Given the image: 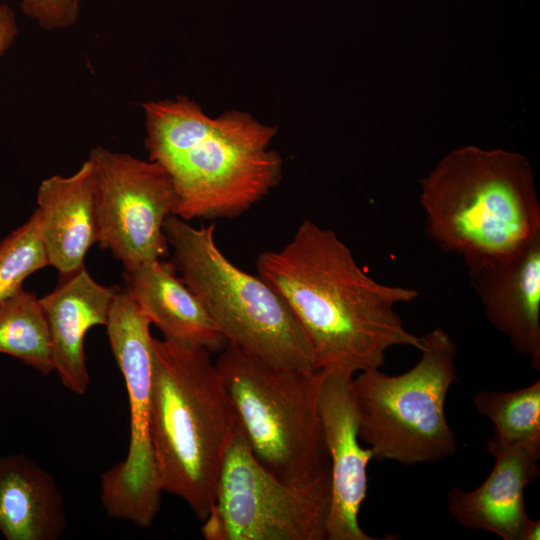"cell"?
Returning a JSON list of instances; mask_svg holds the SVG:
<instances>
[{
	"instance_id": "obj_1",
	"label": "cell",
	"mask_w": 540,
	"mask_h": 540,
	"mask_svg": "<svg viewBox=\"0 0 540 540\" xmlns=\"http://www.w3.org/2000/svg\"><path fill=\"white\" fill-rule=\"evenodd\" d=\"M256 267L301 324L322 374L351 379L381 368L392 347L421 349V337L396 312L419 292L374 280L330 229L304 220L281 249L262 252Z\"/></svg>"
},
{
	"instance_id": "obj_2",
	"label": "cell",
	"mask_w": 540,
	"mask_h": 540,
	"mask_svg": "<svg viewBox=\"0 0 540 540\" xmlns=\"http://www.w3.org/2000/svg\"><path fill=\"white\" fill-rule=\"evenodd\" d=\"M143 110L145 148L171 179L173 215L236 217L279 184L282 158L270 149L276 127L237 110L211 118L186 96L148 101Z\"/></svg>"
},
{
	"instance_id": "obj_3",
	"label": "cell",
	"mask_w": 540,
	"mask_h": 540,
	"mask_svg": "<svg viewBox=\"0 0 540 540\" xmlns=\"http://www.w3.org/2000/svg\"><path fill=\"white\" fill-rule=\"evenodd\" d=\"M419 183L430 238L467 267L511 254L540 232L535 175L518 152L461 146Z\"/></svg>"
},
{
	"instance_id": "obj_4",
	"label": "cell",
	"mask_w": 540,
	"mask_h": 540,
	"mask_svg": "<svg viewBox=\"0 0 540 540\" xmlns=\"http://www.w3.org/2000/svg\"><path fill=\"white\" fill-rule=\"evenodd\" d=\"M152 352L151 435L161 487L203 522L238 417L209 350L153 337Z\"/></svg>"
},
{
	"instance_id": "obj_5",
	"label": "cell",
	"mask_w": 540,
	"mask_h": 540,
	"mask_svg": "<svg viewBox=\"0 0 540 540\" xmlns=\"http://www.w3.org/2000/svg\"><path fill=\"white\" fill-rule=\"evenodd\" d=\"M215 364L259 464L291 486L331 482L322 374L276 367L229 343Z\"/></svg>"
},
{
	"instance_id": "obj_6",
	"label": "cell",
	"mask_w": 540,
	"mask_h": 540,
	"mask_svg": "<svg viewBox=\"0 0 540 540\" xmlns=\"http://www.w3.org/2000/svg\"><path fill=\"white\" fill-rule=\"evenodd\" d=\"M163 229L171 262L227 343L276 367L316 371L311 343L287 302L225 256L214 223L196 228L170 215Z\"/></svg>"
},
{
	"instance_id": "obj_7",
	"label": "cell",
	"mask_w": 540,
	"mask_h": 540,
	"mask_svg": "<svg viewBox=\"0 0 540 540\" xmlns=\"http://www.w3.org/2000/svg\"><path fill=\"white\" fill-rule=\"evenodd\" d=\"M421 342V357L406 372L388 375L374 368L350 380L359 439L378 461L436 463L457 451L445 415L448 392L458 381L457 346L441 327L421 336Z\"/></svg>"
},
{
	"instance_id": "obj_8",
	"label": "cell",
	"mask_w": 540,
	"mask_h": 540,
	"mask_svg": "<svg viewBox=\"0 0 540 540\" xmlns=\"http://www.w3.org/2000/svg\"><path fill=\"white\" fill-rule=\"evenodd\" d=\"M150 326V320L126 289L118 288L105 327L127 389L130 441L125 459L102 473L100 500L108 516L141 528H148L154 522L163 492L151 435Z\"/></svg>"
},
{
	"instance_id": "obj_9",
	"label": "cell",
	"mask_w": 540,
	"mask_h": 540,
	"mask_svg": "<svg viewBox=\"0 0 540 540\" xmlns=\"http://www.w3.org/2000/svg\"><path fill=\"white\" fill-rule=\"evenodd\" d=\"M331 482L286 484L263 468L238 424L222 460L207 540H326Z\"/></svg>"
},
{
	"instance_id": "obj_10",
	"label": "cell",
	"mask_w": 540,
	"mask_h": 540,
	"mask_svg": "<svg viewBox=\"0 0 540 540\" xmlns=\"http://www.w3.org/2000/svg\"><path fill=\"white\" fill-rule=\"evenodd\" d=\"M88 159L95 174L99 247L124 269L163 259L169 251L164 222L175 207L166 170L155 161L101 146L92 148Z\"/></svg>"
},
{
	"instance_id": "obj_11",
	"label": "cell",
	"mask_w": 540,
	"mask_h": 540,
	"mask_svg": "<svg viewBox=\"0 0 540 540\" xmlns=\"http://www.w3.org/2000/svg\"><path fill=\"white\" fill-rule=\"evenodd\" d=\"M350 380L322 374L320 386V413L331 466L326 540H377L359 524L358 515L367 495V468L374 456L369 447L360 445Z\"/></svg>"
},
{
	"instance_id": "obj_12",
	"label": "cell",
	"mask_w": 540,
	"mask_h": 540,
	"mask_svg": "<svg viewBox=\"0 0 540 540\" xmlns=\"http://www.w3.org/2000/svg\"><path fill=\"white\" fill-rule=\"evenodd\" d=\"M489 323L540 370V232L506 256L467 267Z\"/></svg>"
},
{
	"instance_id": "obj_13",
	"label": "cell",
	"mask_w": 540,
	"mask_h": 540,
	"mask_svg": "<svg viewBox=\"0 0 540 540\" xmlns=\"http://www.w3.org/2000/svg\"><path fill=\"white\" fill-rule=\"evenodd\" d=\"M487 451L494 465L486 479L473 490L453 486L446 494L449 514L472 531L493 533L503 540H522L529 521L524 491L540 472V448L509 444L493 436Z\"/></svg>"
},
{
	"instance_id": "obj_14",
	"label": "cell",
	"mask_w": 540,
	"mask_h": 540,
	"mask_svg": "<svg viewBox=\"0 0 540 540\" xmlns=\"http://www.w3.org/2000/svg\"><path fill=\"white\" fill-rule=\"evenodd\" d=\"M118 287L96 282L85 266L60 276L56 288L40 298L46 318L54 371L64 387L86 393L90 376L84 348L89 329L106 325Z\"/></svg>"
},
{
	"instance_id": "obj_15",
	"label": "cell",
	"mask_w": 540,
	"mask_h": 540,
	"mask_svg": "<svg viewBox=\"0 0 540 540\" xmlns=\"http://www.w3.org/2000/svg\"><path fill=\"white\" fill-rule=\"evenodd\" d=\"M40 232L48 258L60 276L84 266L97 243L98 224L94 168L89 159L69 176L41 181L37 192Z\"/></svg>"
},
{
	"instance_id": "obj_16",
	"label": "cell",
	"mask_w": 540,
	"mask_h": 540,
	"mask_svg": "<svg viewBox=\"0 0 540 540\" xmlns=\"http://www.w3.org/2000/svg\"><path fill=\"white\" fill-rule=\"evenodd\" d=\"M125 289L165 340L221 352L227 345L202 303L171 261L156 259L124 269Z\"/></svg>"
},
{
	"instance_id": "obj_17",
	"label": "cell",
	"mask_w": 540,
	"mask_h": 540,
	"mask_svg": "<svg viewBox=\"0 0 540 540\" xmlns=\"http://www.w3.org/2000/svg\"><path fill=\"white\" fill-rule=\"evenodd\" d=\"M67 528L53 477L25 454L0 456V533L7 540H57Z\"/></svg>"
},
{
	"instance_id": "obj_18",
	"label": "cell",
	"mask_w": 540,
	"mask_h": 540,
	"mask_svg": "<svg viewBox=\"0 0 540 540\" xmlns=\"http://www.w3.org/2000/svg\"><path fill=\"white\" fill-rule=\"evenodd\" d=\"M0 353L48 375L54 371L40 298L23 288L0 301Z\"/></svg>"
},
{
	"instance_id": "obj_19",
	"label": "cell",
	"mask_w": 540,
	"mask_h": 540,
	"mask_svg": "<svg viewBox=\"0 0 540 540\" xmlns=\"http://www.w3.org/2000/svg\"><path fill=\"white\" fill-rule=\"evenodd\" d=\"M476 410L490 420L493 437L509 444L540 448V380L513 391H478Z\"/></svg>"
},
{
	"instance_id": "obj_20",
	"label": "cell",
	"mask_w": 540,
	"mask_h": 540,
	"mask_svg": "<svg viewBox=\"0 0 540 540\" xmlns=\"http://www.w3.org/2000/svg\"><path fill=\"white\" fill-rule=\"evenodd\" d=\"M49 266L40 232L39 212L0 241V301L20 289L31 274Z\"/></svg>"
},
{
	"instance_id": "obj_21",
	"label": "cell",
	"mask_w": 540,
	"mask_h": 540,
	"mask_svg": "<svg viewBox=\"0 0 540 540\" xmlns=\"http://www.w3.org/2000/svg\"><path fill=\"white\" fill-rule=\"evenodd\" d=\"M25 15L45 30L73 26L79 17L80 0H21Z\"/></svg>"
},
{
	"instance_id": "obj_22",
	"label": "cell",
	"mask_w": 540,
	"mask_h": 540,
	"mask_svg": "<svg viewBox=\"0 0 540 540\" xmlns=\"http://www.w3.org/2000/svg\"><path fill=\"white\" fill-rule=\"evenodd\" d=\"M18 35V26L13 9L0 2V56L9 49Z\"/></svg>"
},
{
	"instance_id": "obj_23",
	"label": "cell",
	"mask_w": 540,
	"mask_h": 540,
	"mask_svg": "<svg viewBox=\"0 0 540 540\" xmlns=\"http://www.w3.org/2000/svg\"><path fill=\"white\" fill-rule=\"evenodd\" d=\"M540 539V521L529 519L527 522L523 534L522 540H539Z\"/></svg>"
}]
</instances>
